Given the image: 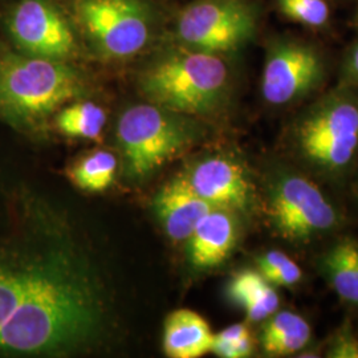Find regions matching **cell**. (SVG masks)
<instances>
[{
	"label": "cell",
	"instance_id": "8",
	"mask_svg": "<svg viewBox=\"0 0 358 358\" xmlns=\"http://www.w3.org/2000/svg\"><path fill=\"white\" fill-rule=\"evenodd\" d=\"M77 13L90 45L106 59L137 55L152 35V15L142 0H78Z\"/></svg>",
	"mask_w": 358,
	"mask_h": 358
},
{
	"label": "cell",
	"instance_id": "12",
	"mask_svg": "<svg viewBox=\"0 0 358 358\" xmlns=\"http://www.w3.org/2000/svg\"><path fill=\"white\" fill-rule=\"evenodd\" d=\"M213 208L192 190L185 176L167 182L154 198L155 214L174 242L187 241L198 222Z\"/></svg>",
	"mask_w": 358,
	"mask_h": 358
},
{
	"label": "cell",
	"instance_id": "1",
	"mask_svg": "<svg viewBox=\"0 0 358 358\" xmlns=\"http://www.w3.org/2000/svg\"><path fill=\"white\" fill-rule=\"evenodd\" d=\"M97 317L90 278L62 256L0 252V353L59 352L83 341Z\"/></svg>",
	"mask_w": 358,
	"mask_h": 358
},
{
	"label": "cell",
	"instance_id": "9",
	"mask_svg": "<svg viewBox=\"0 0 358 358\" xmlns=\"http://www.w3.org/2000/svg\"><path fill=\"white\" fill-rule=\"evenodd\" d=\"M3 24L8 43L27 55L65 62L76 51L75 31L56 0H15Z\"/></svg>",
	"mask_w": 358,
	"mask_h": 358
},
{
	"label": "cell",
	"instance_id": "10",
	"mask_svg": "<svg viewBox=\"0 0 358 358\" xmlns=\"http://www.w3.org/2000/svg\"><path fill=\"white\" fill-rule=\"evenodd\" d=\"M324 77L320 55L297 41L271 45L262 78V93L271 105H285L316 90Z\"/></svg>",
	"mask_w": 358,
	"mask_h": 358
},
{
	"label": "cell",
	"instance_id": "23",
	"mask_svg": "<svg viewBox=\"0 0 358 358\" xmlns=\"http://www.w3.org/2000/svg\"><path fill=\"white\" fill-rule=\"evenodd\" d=\"M325 356L329 358H358V337L353 332L349 321L336 331Z\"/></svg>",
	"mask_w": 358,
	"mask_h": 358
},
{
	"label": "cell",
	"instance_id": "13",
	"mask_svg": "<svg viewBox=\"0 0 358 358\" xmlns=\"http://www.w3.org/2000/svg\"><path fill=\"white\" fill-rule=\"evenodd\" d=\"M189 241V260L195 268L210 269L222 264L238 241V224L231 210L214 207L202 217Z\"/></svg>",
	"mask_w": 358,
	"mask_h": 358
},
{
	"label": "cell",
	"instance_id": "19",
	"mask_svg": "<svg viewBox=\"0 0 358 358\" xmlns=\"http://www.w3.org/2000/svg\"><path fill=\"white\" fill-rule=\"evenodd\" d=\"M117 171L115 155L99 150L87 155L71 169V179L81 190L100 192L113 185Z\"/></svg>",
	"mask_w": 358,
	"mask_h": 358
},
{
	"label": "cell",
	"instance_id": "24",
	"mask_svg": "<svg viewBox=\"0 0 358 358\" xmlns=\"http://www.w3.org/2000/svg\"><path fill=\"white\" fill-rule=\"evenodd\" d=\"M345 69L346 76L349 77L352 81L358 83V45L350 52L346 62Z\"/></svg>",
	"mask_w": 358,
	"mask_h": 358
},
{
	"label": "cell",
	"instance_id": "17",
	"mask_svg": "<svg viewBox=\"0 0 358 358\" xmlns=\"http://www.w3.org/2000/svg\"><path fill=\"white\" fill-rule=\"evenodd\" d=\"M231 301L243 308L250 321H264L280 307L275 285L267 282L259 271L245 269L234 276L227 288Z\"/></svg>",
	"mask_w": 358,
	"mask_h": 358
},
{
	"label": "cell",
	"instance_id": "22",
	"mask_svg": "<svg viewBox=\"0 0 358 358\" xmlns=\"http://www.w3.org/2000/svg\"><path fill=\"white\" fill-rule=\"evenodd\" d=\"M285 16L309 27L324 26L329 19V7L324 0H278Z\"/></svg>",
	"mask_w": 358,
	"mask_h": 358
},
{
	"label": "cell",
	"instance_id": "11",
	"mask_svg": "<svg viewBox=\"0 0 358 358\" xmlns=\"http://www.w3.org/2000/svg\"><path fill=\"white\" fill-rule=\"evenodd\" d=\"M185 178L194 192L214 207L244 211L252 203L254 190L247 173L227 157L215 155L199 161Z\"/></svg>",
	"mask_w": 358,
	"mask_h": 358
},
{
	"label": "cell",
	"instance_id": "3",
	"mask_svg": "<svg viewBox=\"0 0 358 358\" xmlns=\"http://www.w3.org/2000/svg\"><path fill=\"white\" fill-rule=\"evenodd\" d=\"M229 69L214 53L182 48L167 52L140 76V88L152 103L179 115H210L229 90Z\"/></svg>",
	"mask_w": 358,
	"mask_h": 358
},
{
	"label": "cell",
	"instance_id": "21",
	"mask_svg": "<svg viewBox=\"0 0 358 358\" xmlns=\"http://www.w3.org/2000/svg\"><path fill=\"white\" fill-rule=\"evenodd\" d=\"M254 344L244 324H235L214 334L211 352L222 358H244L252 355Z\"/></svg>",
	"mask_w": 358,
	"mask_h": 358
},
{
	"label": "cell",
	"instance_id": "6",
	"mask_svg": "<svg viewBox=\"0 0 358 358\" xmlns=\"http://www.w3.org/2000/svg\"><path fill=\"white\" fill-rule=\"evenodd\" d=\"M268 214L273 229L289 242H307L331 232L341 220L315 182L287 167L269 180Z\"/></svg>",
	"mask_w": 358,
	"mask_h": 358
},
{
	"label": "cell",
	"instance_id": "7",
	"mask_svg": "<svg viewBox=\"0 0 358 358\" xmlns=\"http://www.w3.org/2000/svg\"><path fill=\"white\" fill-rule=\"evenodd\" d=\"M257 11L248 0H194L177 19L182 47L207 53L241 48L254 38Z\"/></svg>",
	"mask_w": 358,
	"mask_h": 358
},
{
	"label": "cell",
	"instance_id": "15",
	"mask_svg": "<svg viewBox=\"0 0 358 358\" xmlns=\"http://www.w3.org/2000/svg\"><path fill=\"white\" fill-rule=\"evenodd\" d=\"M317 266L341 300L358 306V241L348 236L336 241L321 254Z\"/></svg>",
	"mask_w": 358,
	"mask_h": 358
},
{
	"label": "cell",
	"instance_id": "2",
	"mask_svg": "<svg viewBox=\"0 0 358 358\" xmlns=\"http://www.w3.org/2000/svg\"><path fill=\"white\" fill-rule=\"evenodd\" d=\"M84 93L83 77L65 62L27 55L0 40V120L36 129Z\"/></svg>",
	"mask_w": 358,
	"mask_h": 358
},
{
	"label": "cell",
	"instance_id": "18",
	"mask_svg": "<svg viewBox=\"0 0 358 358\" xmlns=\"http://www.w3.org/2000/svg\"><path fill=\"white\" fill-rule=\"evenodd\" d=\"M105 122L103 108L90 101L71 103L55 117V124L63 134L84 140L99 138Z\"/></svg>",
	"mask_w": 358,
	"mask_h": 358
},
{
	"label": "cell",
	"instance_id": "25",
	"mask_svg": "<svg viewBox=\"0 0 358 358\" xmlns=\"http://www.w3.org/2000/svg\"><path fill=\"white\" fill-rule=\"evenodd\" d=\"M357 196H358V190H357Z\"/></svg>",
	"mask_w": 358,
	"mask_h": 358
},
{
	"label": "cell",
	"instance_id": "16",
	"mask_svg": "<svg viewBox=\"0 0 358 358\" xmlns=\"http://www.w3.org/2000/svg\"><path fill=\"white\" fill-rule=\"evenodd\" d=\"M260 333L263 352L269 357H287L307 348L312 328L304 317L289 310H278L264 320Z\"/></svg>",
	"mask_w": 358,
	"mask_h": 358
},
{
	"label": "cell",
	"instance_id": "14",
	"mask_svg": "<svg viewBox=\"0 0 358 358\" xmlns=\"http://www.w3.org/2000/svg\"><path fill=\"white\" fill-rule=\"evenodd\" d=\"M213 340L208 322L192 309H178L167 316L164 349L169 357H202L211 352Z\"/></svg>",
	"mask_w": 358,
	"mask_h": 358
},
{
	"label": "cell",
	"instance_id": "20",
	"mask_svg": "<svg viewBox=\"0 0 358 358\" xmlns=\"http://www.w3.org/2000/svg\"><path fill=\"white\" fill-rule=\"evenodd\" d=\"M256 267L262 276L276 287L292 288L303 280L299 264L282 251H268L256 257Z\"/></svg>",
	"mask_w": 358,
	"mask_h": 358
},
{
	"label": "cell",
	"instance_id": "4",
	"mask_svg": "<svg viewBox=\"0 0 358 358\" xmlns=\"http://www.w3.org/2000/svg\"><path fill=\"white\" fill-rule=\"evenodd\" d=\"M294 152L325 177H338L358 153V101L332 94L301 115L294 128Z\"/></svg>",
	"mask_w": 358,
	"mask_h": 358
},
{
	"label": "cell",
	"instance_id": "5",
	"mask_svg": "<svg viewBox=\"0 0 358 358\" xmlns=\"http://www.w3.org/2000/svg\"><path fill=\"white\" fill-rule=\"evenodd\" d=\"M182 115L152 103L134 105L121 115L117 140L130 178L150 176L194 141L195 129Z\"/></svg>",
	"mask_w": 358,
	"mask_h": 358
}]
</instances>
